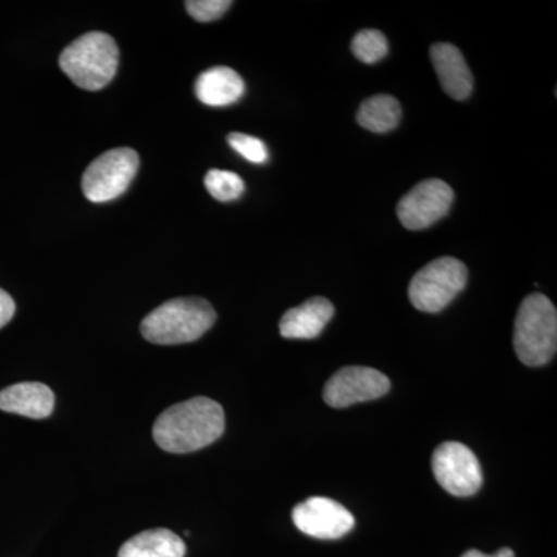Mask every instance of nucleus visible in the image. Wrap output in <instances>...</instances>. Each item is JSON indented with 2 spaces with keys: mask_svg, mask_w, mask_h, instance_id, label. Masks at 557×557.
Instances as JSON below:
<instances>
[{
  "mask_svg": "<svg viewBox=\"0 0 557 557\" xmlns=\"http://www.w3.org/2000/svg\"><path fill=\"white\" fill-rule=\"evenodd\" d=\"M153 438L166 453L207 448L225 432V412L214 399L197 397L164 410L153 424Z\"/></svg>",
  "mask_w": 557,
  "mask_h": 557,
  "instance_id": "obj_1",
  "label": "nucleus"
},
{
  "mask_svg": "<svg viewBox=\"0 0 557 557\" xmlns=\"http://www.w3.org/2000/svg\"><path fill=\"white\" fill-rule=\"evenodd\" d=\"M228 143L231 148L251 163L263 164L269 161V149H267L265 143L260 141L259 138L233 132L228 135Z\"/></svg>",
  "mask_w": 557,
  "mask_h": 557,
  "instance_id": "obj_19",
  "label": "nucleus"
},
{
  "mask_svg": "<svg viewBox=\"0 0 557 557\" xmlns=\"http://www.w3.org/2000/svg\"><path fill=\"white\" fill-rule=\"evenodd\" d=\"M139 168L134 149L109 150L89 164L83 175V193L94 203L119 199L126 193Z\"/></svg>",
  "mask_w": 557,
  "mask_h": 557,
  "instance_id": "obj_6",
  "label": "nucleus"
},
{
  "mask_svg": "<svg viewBox=\"0 0 557 557\" xmlns=\"http://www.w3.org/2000/svg\"><path fill=\"white\" fill-rule=\"evenodd\" d=\"M215 319L218 314L208 300L172 299L143 319L141 333L149 343L177 346L200 339L214 325Z\"/></svg>",
  "mask_w": 557,
  "mask_h": 557,
  "instance_id": "obj_2",
  "label": "nucleus"
},
{
  "mask_svg": "<svg viewBox=\"0 0 557 557\" xmlns=\"http://www.w3.org/2000/svg\"><path fill=\"white\" fill-rule=\"evenodd\" d=\"M461 557H516L515 552L511 548H502L498 549L494 555H485V553L479 552V549H469V552L465 553Z\"/></svg>",
  "mask_w": 557,
  "mask_h": 557,
  "instance_id": "obj_22",
  "label": "nucleus"
},
{
  "mask_svg": "<svg viewBox=\"0 0 557 557\" xmlns=\"http://www.w3.org/2000/svg\"><path fill=\"white\" fill-rule=\"evenodd\" d=\"M208 193L219 201H233L239 199L245 190L244 180L230 171L212 170L205 177Z\"/></svg>",
  "mask_w": 557,
  "mask_h": 557,
  "instance_id": "obj_17",
  "label": "nucleus"
},
{
  "mask_svg": "<svg viewBox=\"0 0 557 557\" xmlns=\"http://www.w3.org/2000/svg\"><path fill=\"white\" fill-rule=\"evenodd\" d=\"M335 314V307L325 298H311L281 319L278 330L287 339H314L327 327Z\"/></svg>",
  "mask_w": 557,
  "mask_h": 557,
  "instance_id": "obj_12",
  "label": "nucleus"
},
{
  "mask_svg": "<svg viewBox=\"0 0 557 557\" xmlns=\"http://www.w3.org/2000/svg\"><path fill=\"white\" fill-rule=\"evenodd\" d=\"M468 269L454 258H440L423 267L409 285V299L417 310L438 313L463 292Z\"/></svg>",
  "mask_w": 557,
  "mask_h": 557,
  "instance_id": "obj_5",
  "label": "nucleus"
},
{
  "mask_svg": "<svg viewBox=\"0 0 557 557\" xmlns=\"http://www.w3.org/2000/svg\"><path fill=\"white\" fill-rule=\"evenodd\" d=\"M391 380L380 370L348 366L338 370L324 387V401L336 409L372 401L387 394Z\"/></svg>",
  "mask_w": 557,
  "mask_h": 557,
  "instance_id": "obj_9",
  "label": "nucleus"
},
{
  "mask_svg": "<svg viewBox=\"0 0 557 557\" xmlns=\"http://www.w3.org/2000/svg\"><path fill=\"white\" fill-rule=\"evenodd\" d=\"M432 472L443 490L456 497L474 496L482 487V468L475 454L458 442H446L432 456Z\"/></svg>",
  "mask_w": 557,
  "mask_h": 557,
  "instance_id": "obj_7",
  "label": "nucleus"
},
{
  "mask_svg": "<svg viewBox=\"0 0 557 557\" xmlns=\"http://www.w3.org/2000/svg\"><path fill=\"white\" fill-rule=\"evenodd\" d=\"M186 545L166 528L143 531L120 548L119 557H185Z\"/></svg>",
  "mask_w": 557,
  "mask_h": 557,
  "instance_id": "obj_15",
  "label": "nucleus"
},
{
  "mask_svg": "<svg viewBox=\"0 0 557 557\" xmlns=\"http://www.w3.org/2000/svg\"><path fill=\"white\" fill-rule=\"evenodd\" d=\"M119 61V46L112 36L90 32L65 47L60 67L79 89L97 91L115 78Z\"/></svg>",
  "mask_w": 557,
  "mask_h": 557,
  "instance_id": "obj_3",
  "label": "nucleus"
},
{
  "mask_svg": "<svg viewBox=\"0 0 557 557\" xmlns=\"http://www.w3.org/2000/svg\"><path fill=\"white\" fill-rule=\"evenodd\" d=\"M557 348V311L541 293L527 296L520 304L515 322V350L530 368H541L555 358Z\"/></svg>",
  "mask_w": 557,
  "mask_h": 557,
  "instance_id": "obj_4",
  "label": "nucleus"
},
{
  "mask_svg": "<svg viewBox=\"0 0 557 557\" xmlns=\"http://www.w3.org/2000/svg\"><path fill=\"white\" fill-rule=\"evenodd\" d=\"M293 522L300 533L310 537L333 541L350 533L355 518L338 502L327 497H311L293 509Z\"/></svg>",
  "mask_w": 557,
  "mask_h": 557,
  "instance_id": "obj_10",
  "label": "nucleus"
},
{
  "mask_svg": "<svg viewBox=\"0 0 557 557\" xmlns=\"http://www.w3.org/2000/svg\"><path fill=\"white\" fill-rule=\"evenodd\" d=\"M454 190L438 178L423 180L399 200V222L410 231L426 230L448 214L453 207Z\"/></svg>",
  "mask_w": 557,
  "mask_h": 557,
  "instance_id": "obj_8",
  "label": "nucleus"
},
{
  "mask_svg": "<svg viewBox=\"0 0 557 557\" xmlns=\"http://www.w3.org/2000/svg\"><path fill=\"white\" fill-rule=\"evenodd\" d=\"M351 51L364 64H375L388 53L386 36L379 30H362L351 40Z\"/></svg>",
  "mask_w": 557,
  "mask_h": 557,
  "instance_id": "obj_18",
  "label": "nucleus"
},
{
  "mask_svg": "<svg viewBox=\"0 0 557 557\" xmlns=\"http://www.w3.org/2000/svg\"><path fill=\"white\" fill-rule=\"evenodd\" d=\"M359 126L375 134L394 131L401 121V106L394 97L375 95L362 102L358 110Z\"/></svg>",
  "mask_w": 557,
  "mask_h": 557,
  "instance_id": "obj_16",
  "label": "nucleus"
},
{
  "mask_svg": "<svg viewBox=\"0 0 557 557\" xmlns=\"http://www.w3.org/2000/svg\"><path fill=\"white\" fill-rule=\"evenodd\" d=\"M245 83L239 73L230 67H212L196 81V95L211 108H225L244 97Z\"/></svg>",
  "mask_w": 557,
  "mask_h": 557,
  "instance_id": "obj_14",
  "label": "nucleus"
},
{
  "mask_svg": "<svg viewBox=\"0 0 557 557\" xmlns=\"http://www.w3.org/2000/svg\"><path fill=\"white\" fill-rule=\"evenodd\" d=\"M431 60L443 90L454 100H467L472 94L474 78L460 50L453 44H434Z\"/></svg>",
  "mask_w": 557,
  "mask_h": 557,
  "instance_id": "obj_11",
  "label": "nucleus"
},
{
  "mask_svg": "<svg viewBox=\"0 0 557 557\" xmlns=\"http://www.w3.org/2000/svg\"><path fill=\"white\" fill-rule=\"evenodd\" d=\"M16 313V304L9 293L0 288V329L5 327Z\"/></svg>",
  "mask_w": 557,
  "mask_h": 557,
  "instance_id": "obj_21",
  "label": "nucleus"
},
{
  "mask_svg": "<svg viewBox=\"0 0 557 557\" xmlns=\"http://www.w3.org/2000/svg\"><path fill=\"white\" fill-rule=\"evenodd\" d=\"M54 409V394L42 383H20L0 391V410L42 420Z\"/></svg>",
  "mask_w": 557,
  "mask_h": 557,
  "instance_id": "obj_13",
  "label": "nucleus"
},
{
  "mask_svg": "<svg viewBox=\"0 0 557 557\" xmlns=\"http://www.w3.org/2000/svg\"><path fill=\"white\" fill-rule=\"evenodd\" d=\"M231 5H233V2H230V0H190V2L185 3L189 16L199 22L219 20L230 10Z\"/></svg>",
  "mask_w": 557,
  "mask_h": 557,
  "instance_id": "obj_20",
  "label": "nucleus"
}]
</instances>
